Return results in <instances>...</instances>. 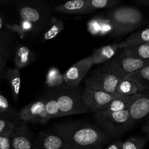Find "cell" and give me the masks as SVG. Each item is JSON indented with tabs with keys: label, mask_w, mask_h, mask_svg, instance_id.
Listing matches in <instances>:
<instances>
[{
	"label": "cell",
	"mask_w": 149,
	"mask_h": 149,
	"mask_svg": "<svg viewBox=\"0 0 149 149\" xmlns=\"http://www.w3.org/2000/svg\"><path fill=\"white\" fill-rule=\"evenodd\" d=\"M106 18L112 27V35L122 36L143 25L141 10L130 6H117L106 12Z\"/></svg>",
	"instance_id": "cell-2"
},
{
	"label": "cell",
	"mask_w": 149,
	"mask_h": 149,
	"mask_svg": "<svg viewBox=\"0 0 149 149\" xmlns=\"http://www.w3.org/2000/svg\"><path fill=\"white\" fill-rule=\"evenodd\" d=\"M120 79L113 75L96 70L85 81V87L105 93H115L116 87Z\"/></svg>",
	"instance_id": "cell-9"
},
{
	"label": "cell",
	"mask_w": 149,
	"mask_h": 149,
	"mask_svg": "<svg viewBox=\"0 0 149 149\" xmlns=\"http://www.w3.org/2000/svg\"><path fill=\"white\" fill-rule=\"evenodd\" d=\"M10 135H0V149H13Z\"/></svg>",
	"instance_id": "cell-33"
},
{
	"label": "cell",
	"mask_w": 149,
	"mask_h": 149,
	"mask_svg": "<svg viewBox=\"0 0 149 149\" xmlns=\"http://www.w3.org/2000/svg\"><path fill=\"white\" fill-rule=\"evenodd\" d=\"M18 116L23 122L46 124L48 118L45 108V99L38 100L26 105L19 111Z\"/></svg>",
	"instance_id": "cell-10"
},
{
	"label": "cell",
	"mask_w": 149,
	"mask_h": 149,
	"mask_svg": "<svg viewBox=\"0 0 149 149\" xmlns=\"http://www.w3.org/2000/svg\"><path fill=\"white\" fill-rule=\"evenodd\" d=\"M93 119L98 127L113 139H118L132 130L127 109L118 112H95Z\"/></svg>",
	"instance_id": "cell-4"
},
{
	"label": "cell",
	"mask_w": 149,
	"mask_h": 149,
	"mask_svg": "<svg viewBox=\"0 0 149 149\" xmlns=\"http://www.w3.org/2000/svg\"><path fill=\"white\" fill-rule=\"evenodd\" d=\"M6 60H7V58H2L0 59V80H1V77L3 75V73H4V66H5Z\"/></svg>",
	"instance_id": "cell-35"
},
{
	"label": "cell",
	"mask_w": 149,
	"mask_h": 149,
	"mask_svg": "<svg viewBox=\"0 0 149 149\" xmlns=\"http://www.w3.org/2000/svg\"><path fill=\"white\" fill-rule=\"evenodd\" d=\"M129 112V123L131 128H133L142 119L148 115L149 112L148 93H145L138 97L127 109Z\"/></svg>",
	"instance_id": "cell-12"
},
{
	"label": "cell",
	"mask_w": 149,
	"mask_h": 149,
	"mask_svg": "<svg viewBox=\"0 0 149 149\" xmlns=\"http://www.w3.org/2000/svg\"><path fill=\"white\" fill-rule=\"evenodd\" d=\"M5 58V57H4V55H2V53H1V50H0V59H1V58Z\"/></svg>",
	"instance_id": "cell-38"
},
{
	"label": "cell",
	"mask_w": 149,
	"mask_h": 149,
	"mask_svg": "<svg viewBox=\"0 0 149 149\" xmlns=\"http://www.w3.org/2000/svg\"><path fill=\"white\" fill-rule=\"evenodd\" d=\"M14 127V123L9 118L0 116V135H10Z\"/></svg>",
	"instance_id": "cell-31"
},
{
	"label": "cell",
	"mask_w": 149,
	"mask_h": 149,
	"mask_svg": "<svg viewBox=\"0 0 149 149\" xmlns=\"http://www.w3.org/2000/svg\"><path fill=\"white\" fill-rule=\"evenodd\" d=\"M33 53L28 47L19 45L15 53V65L16 68H21L31 64L33 61Z\"/></svg>",
	"instance_id": "cell-19"
},
{
	"label": "cell",
	"mask_w": 149,
	"mask_h": 149,
	"mask_svg": "<svg viewBox=\"0 0 149 149\" xmlns=\"http://www.w3.org/2000/svg\"><path fill=\"white\" fill-rule=\"evenodd\" d=\"M45 108L48 118L49 119L59 117V108L55 97L51 93H49L45 98Z\"/></svg>",
	"instance_id": "cell-26"
},
{
	"label": "cell",
	"mask_w": 149,
	"mask_h": 149,
	"mask_svg": "<svg viewBox=\"0 0 149 149\" xmlns=\"http://www.w3.org/2000/svg\"><path fill=\"white\" fill-rule=\"evenodd\" d=\"M149 43V29H141L130 35L125 40L118 44V47L120 49L132 47L143 44Z\"/></svg>",
	"instance_id": "cell-18"
},
{
	"label": "cell",
	"mask_w": 149,
	"mask_h": 149,
	"mask_svg": "<svg viewBox=\"0 0 149 149\" xmlns=\"http://www.w3.org/2000/svg\"><path fill=\"white\" fill-rule=\"evenodd\" d=\"M63 23L62 20L55 17H52L49 23L46 25L45 32L42 36V41L47 42L55 38L63 30Z\"/></svg>",
	"instance_id": "cell-22"
},
{
	"label": "cell",
	"mask_w": 149,
	"mask_h": 149,
	"mask_svg": "<svg viewBox=\"0 0 149 149\" xmlns=\"http://www.w3.org/2000/svg\"><path fill=\"white\" fill-rule=\"evenodd\" d=\"M115 92L119 96L134 95L138 93H141L139 88L135 83L124 78L119 79Z\"/></svg>",
	"instance_id": "cell-23"
},
{
	"label": "cell",
	"mask_w": 149,
	"mask_h": 149,
	"mask_svg": "<svg viewBox=\"0 0 149 149\" xmlns=\"http://www.w3.org/2000/svg\"><path fill=\"white\" fill-rule=\"evenodd\" d=\"M6 78L11 89L15 101L18 100L21 85V75L17 68H9L6 71Z\"/></svg>",
	"instance_id": "cell-20"
},
{
	"label": "cell",
	"mask_w": 149,
	"mask_h": 149,
	"mask_svg": "<svg viewBox=\"0 0 149 149\" xmlns=\"http://www.w3.org/2000/svg\"><path fill=\"white\" fill-rule=\"evenodd\" d=\"M143 93H138L134 95L119 96L113 99L109 104L100 109L99 111L103 112H118L127 110L134 103L135 100L141 97Z\"/></svg>",
	"instance_id": "cell-15"
},
{
	"label": "cell",
	"mask_w": 149,
	"mask_h": 149,
	"mask_svg": "<svg viewBox=\"0 0 149 149\" xmlns=\"http://www.w3.org/2000/svg\"><path fill=\"white\" fill-rule=\"evenodd\" d=\"M37 143L39 149H70L65 139L53 130L41 132Z\"/></svg>",
	"instance_id": "cell-13"
},
{
	"label": "cell",
	"mask_w": 149,
	"mask_h": 149,
	"mask_svg": "<svg viewBox=\"0 0 149 149\" xmlns=\"http://www.w3.org/2000/svg\"><path fill=\"white\" fill-rule=\"evenodd\" d=\"M52 130L65 139L70 149H103L113 140L98 127L83 122L58 124Z\"/></svg>",
	"instance_id": "cell-1"
},
{
	"label": "cell",
	"mask_w": 149,
	"mask_h": 149,
	"mask_svg": "<svg viewBox=\"0 0 149 149\" xmlns=\"http://www.w3.org/2000/svg\"><path fill=\"white\" fill-rule=\"evenodd\" d=\"M59 108V117L85 113L88 111L83 103L79 87L63 85L50 91Z\"/></svg>",
	"instance_id": "cell-3"
},
{
	"label": "cell",
	"mask_w": 149,
	"mask_h": 149,
	"mask_svg": "<svg viewBox=\"0 0 149 149\" xmlns=\"http://www.w3.org/2000/svg\"><path fill=\"white\" fill-rule=\"evenodd\" d=\"M148 64H149V62L125 56L122 52L116 56L112 58L110 61H107L104 65L98 68V70L101 72L122 79L128 74H130Z\"/></svg>",
	"instance_id": "cell-5"
},
{
	"label": "cell",
	"mask_w": 149,
	"mask_h": 149,
	"mask_svg": "<svg viewBox=\"0 0 149 149\" xmlns=\"http://www.w3.org/2000/svg\"><path fill=\"white\" fill-rule=\"evenodd\" d=\"M14 110L9 103L8 100L1 93H0V116L8 118Z\"/></svg>",
	"instance_id": "cell-30"
},
{
	"label": "cell",
	"mask_w": 149,
	"mask_h": 149,
	"mask_svg": "<svg viewBox=\"0 0 149 149\" xmlns=\"http://www.w3.org/2000/svg\"><path fill=\"white\" fill-rule=\"evenodd\" d=\"M148 139L144 136L131 137L125 141H122V149H143Z\"/></svg>",
	"instance_id": "cell-28"
},
{
	"label": "cell",
	"mask_w": 149,
	"mask_h": 149,
	"mask_svg": "<svg viewBox=\"0 0 149 149\" xmlns=\"http://www.w3.org/2000/svg\"><path fill=\"white\" fill-rule=\"evenodd\" d=\"M50 13L49 7L40 2H24L17 7L20 20L31 23L35 29L45 25Z\"/></svg>",
	"instance_id": "cell-6"
},
{
	"label": "cell",
	"mask_w": 149,
	"mask_h": 149,
	"mask_svg": "<svg viewBox=\"0 0 149 149\" xmlns=\"http://www.w3.org/2000/svg\"><path fill=\"white\" fill-rule=\"evenodd\" d=\"M93 65L90 56L76 63L63 74L65 84L71 87H77Z\"/></svg>",
	"instance_id": "cell-11"
},
{
	"label": "cell",
	"mask_w": 149,
	"mask_h": 149,
	"mask_svg": "<svg viewBox=\"0 0 149 149\" xmlns=\"http://www.w3.org/2000/svg\"><path fill=\"white\" fill-rule=\"evenodd\" d=\"M13 149H39L37 138H35L26 122L14 123L10 135Z\"/></svg>",
	"instance_id": "cell-7"
},
{
	"label": "cell",
	"mask_w": 149,
	"mask_h": 149,
	"mask_svg": "<svg viewBox=\"0 0 149 149\" xmlns=\"http://www.w3.org/2000/svg\"><path fill=\"white\" fill-rule=\"evenodd\" d=\"M89 31L93 35L99 34L101 29L102 23L99 19H93L89 22Z\"/></svg>",
	"instance_id": "cell-32"
},
{
	"label": "cell",
	"mask_w": 149,
	"mask_h": 149,
	"mask_svg": "<svg viewBox=\"0 0 149 149\" xmlns=\"http://www.w3.org/2000/svg\"><path fill=\"white\" fill-rule=\"evenodd\" d=\"M7 28L10 31L16 32L20 38H23L26 36V34L35 29L31 23L22 20L18 23H15V24L7 23Z\"/></svg>",
	"instance_id": "cell-27"
},
{
	"label": "cell",
	"mask_w": 149,
	"mask_h": 149,
	"mask_svg": "<svg viewBox=\"0 0 149 149\" xmlns=\"http://www.w3.org/2000/svg\"><path fill=\"white\" fill-rule=\"evenodd\" d=\"M148 122H147L146 123L145 126L143 127V131H146V135H147V138L148 139Z\"/></svg>",
	"instance_id": "cell-37"
},
{
	"label": "cell",
	"mask_w": 149,
	"mask_h": 149,
	"mask_svg": "<svg viewBox=\"0 0 149 149\" xmlns=\"http://www.w3.org/2000/svg\"><path fill=\"white\" fill-rule=\"evenodd\" d=\"M122 141H120V140H116V141H113V142L109 143L106 146L105 149H122Z\"/></svg>",
	"instance_id": "cell-34"
},
{
	"label": "cell",
	"mask_w": 149,
	"mask_h": 149,
	"mask_svg": "<svg viewBox=\"0 0 149 149\" xmlns=\"http://www.w3.org/2000/svg\"><path fill=\"white\" fill-rule=\"evenodd\" d=\"M54 10L58 13L68 15H83L93 13L89 7L87 0H73L54 7Z\"/></svg>",
	"instance_id": "cell-14"
},
{
	"label": "cell",
	"mask_w": 149,
	"mask_h": 149,
	"mask_svg": "<svg viewBox=\"0 0 149 149\" xmlns=\"http://www.w3.org/2000/svg\"><path fill=\"white\" fill-rule=\"evenodd\" d=\"M135 4H138L142 7H149V1L148 0H133Z\"/></svg>",
	"instance_id": "cell-36"
},
{
	"label": "cell",
	"mask_w": 149,
	"mask_h": 149,
	"mask_svg": "<svg viewBox=\"0 0 149 149\" xmlns=\"http://www.w3.org/2000/svg\"><path fill=\"white\" fill-rule=\"evenodd\" d=\"M7 22L4 16V13L0 10V50L2 55L7 58Z\"/></svg>",
	"instance_id": "cell-25"
},
{
	"label": "cell",
	"mask_w": 149,
	"mask_h": 149,
	"mask_svg": "<svg viewBox=\"0 0 149 149\" xmlns=\"http://www.w3.org/2000/svg\"><path fill=\"white\" fill-rule=\"evenodd\" d=\"M65 84L63 74H61L59 69L56 67H52L48 71L45 80V84L47 87L57 88Z\"/></svg>",
	"instance_id": "cell-24"
},
{
	"label": "cell",
	"mask_w": 149,
	"mask_h": 149,
	"mask_svg": "<svg viewBox=\"0 0 149 149\" xmlns=\"http://www.w3.org/2000/svg\"><path fill=\"white\" fill-rule=\"evenodd\" d=\"M124 55L129 58L149 62V43L123 49Z\"/></svg>",
	"instance_id": "cell-21"
},
{
	"label": "cell",
	"mask_w": 149,
	"mask_h": 149,
	"mask_svg": "<svg viewBox=\"0 0 149 149\" xmlns=\"http://www.w3.org/2000/svg\"><path fill=\"white\" fill-rule=\"evenodd\" d=\"M116 93H109L98 90H92L85 87L81 92V99L87 109H91L93 112H97L109 104L111 100L119 97Z\"/></svg>",
	"instance_id": "cell-8"
},
{
	"label": "cell",
	"mask_w": 149,
	"mask_h": 149,
	"mask_svg": "<svg viewBox=\"0 0 149 149\" xmlns=\"http://www.w3.org/2000/svg\"><path fill=\"white\" fill-rule=\"evenodd\" d=\"M118 49V44L113 43L94 49L90 55L93 64H102L110 61L116 55Z\"/></svg>",
	"instance_id": "cell-17"
},
{
	"label": "cell",
	"mask_w": 149,
	"mask_h": 149,
	"mask_svg": "<svg viewBox=\"0 0 149 149\" xmlns=\"http://www.w3.org/2000/svg\"><path fill=\"white\" fill-rule=\"evenodd\" d=\"M124 79L132 81L139 88L141 93H148L149 88V64L128 74Z\"/></svg>",
	"instance_id": "cell-16"
},
{
	"label": "cell",
	"mask_w": 149,
	"mask_h": 149,
	"mask_svg": "<svg viewBox=\"0 0 149 149\" xmlns=\"http://www.w3.org/2000/svg\"><path fill=\"white\" fill-rule=\"evenodd\" d=\"M89 7L93 12L99 9L113 8L121 3L119 0H87Z\"/></svg>",
	"instance_id": "cell-29"
}]
</instances>
